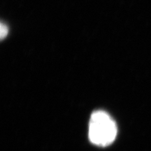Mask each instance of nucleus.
I'll use <instances>...</instances> for the list:
<instances>
[{
	"label": "nucleus",
	"mask_w": 151,
	"mask_h": 151,
	"mask_svg": "<svg viewBox=\"0 0 151 151\" xmlns=\"http://www.w3.org/2000/svg\"><path fill=\"white\" fill-rule=\"evenodd\" d=\"M117 132L116 122L106 112L98 111L92 113L89 124V139L93 144L109 146L116 139Z\"/></svg>",
	"instance_id": "nucleus-1"
},
{
	"label": "nucleus",
	"mask_w": 151,
	"mask_h": 151,
	"mask_svg": "<svg viewBox=\"0 0 151 151\" xmlns=\"http://www.w3.org/2000/svg\"><path fill=\"white\" fill-rule=\"evenodd\" d=\"M9 33V28L6 24L4 23L1 24L0 26V36H1V39L3 40L4 38L6 37Z\"/></svg>",
	"instance_id": "nucleus-2"
}]
</instances>
